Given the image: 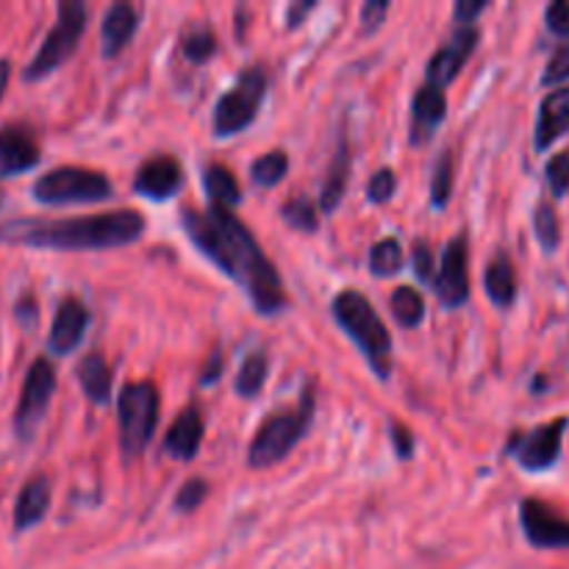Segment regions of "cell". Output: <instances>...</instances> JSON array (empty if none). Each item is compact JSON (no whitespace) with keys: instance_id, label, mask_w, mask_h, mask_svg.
I'll use <instances>...</instances> for the list:
<instances>
[{"instance_id":"1","label":"cell","mask_w":569,"mask_h":569,"mask_svg":"<svg viewBox=\"0 0 569 569\" xmlns=\"http://www.w3.org/2000/svg\"><path fill=\"white\" fill-rule=\"evenodd\" d=\"M183 231L194 242V248L214 261L228 278L248 292L250 303L259 315H276L283 306V283L278 278L272 261L261 253L253 233L222 209L183 211Z\"/></svg>"},{"instance_id":"2","label":"cell","mask_w":569,"mask_h":569,"mask_svg":"<svg viewBox=\"0 0 569 569\" xmlns=\"http://www.w3.org/2000/svg\"><path fill=\"white\" fill-rule=\"evenodd\" d=\"M144 233V217L133 209L76 220H11L0 226V242L42 250H109L133 244Z\"/></svg>"},{"instance_id":"3","label":"cell","mask_w":569,"mask_h":569,"mask_svg":"<svg viewBox=\"0 0 569 569\" xmlns=\"http://www.w3.org/2000/svg\"><path fill=\"white\" fill-rule=\"evenodd\" d=\"M333 317L345 328L356 348L365 353L367 365L378 372V378H389L392 370V339H389L387 326L372 309L370 300L356 289H345L333 298Z\"/></svg>"},{"instance_id":"4","label":"cell","mask_w":569,"mask_h":569,"mask_svg":"<svg viewBox=\"0 0 569 569\" xmlns=\"http://www.w3.org/2000/svg\"><path fill=\"white\" fill-rule=\"evenodd\" d=\"M311 417H315V398H311V392H306L303 398H300V406L295 411H283V415L270 417V420L259 428L253 445H250V467L267 470V467L287 459V456L292 453L295 445L300 442V437L309 431Z\"/></svg>"},{"instance_id":"5","label":"cell","mask_w":569,"mask_h":569,"mask_svg":"<svg viewBox=\"0 0 569 569\" xmlns=\"http://www.w3.org/2000/svg\"><path fill=\"white\" fill-rule=\"evenodd\" d=\"M87 17L89 9L81 3V0H64L59 6V20L50 28V33L44 37L39 53L28 61V67L22 70V78L26 81H42L50 72L59 70L78 48V39L87 31Z\"/></svg>"},{"instance_id":"6","label":"cell","mask_w":569,"mask_h":569,"mask_svg":"<svg viewBox=\"0 0 569 569\" xmlns=\"http://www.w3.org/2000/svg\"><path fill=\"white\" fill-rule=\"evenodd\" d=\"M120 417V445L126 456H139L153 439L159 426V392L153 383H128L117 400Z\"/></svg>"},{"instance_id":"7","label":"cell","mask_w":569,"mask_h":569,"mask_svg":"<svg viewBox=\"0 0 569 569\" xmlns=\"http://www.w3.org/2000/svg\"><path fill=\"white\" fill-rule=\"evenodd\" d=\"M31 194L44 206L67 203H98L114 194L109 178L103 172L83 170V167H59L39 178L31 187Z\"/></svg>"},{"instance_id":"8","label":"cell","mask_w":569,"mask_h":569,"mask_svg":"<svg viewBox=\"0 0 569 569\" xmlns=\"http://www.w3.org/2000/svg\"><path fill=\"white\" fill-rule=\"evenodd\" d=\"M267 94V76L261 67H250L239 76V81L217 100L214 106V133L233 137L244 131L259 114V106Z\"/></svg>"},{"instance_id":"9","label":"cell","mask_w":569,"mask_h":569,"mask_svg":"<svg viewBox=\"0 0 569 569\" xmlns=\"http://www.w3.org/2000/svg\"><path fill=\"white\" fill-rule=\"evenodd\" d=\"M56 392V370L48 359H37L22 381L20 403L14 411V431L20 439H31L48 415L50 398Z\"/></svg>"},{"instance_id":"10","label":"cell","mask_w":569,"mask_h":569,"mask_svg":"<svg viewBox=\"0 0 569 569\" xmlns=\"http://www.w3.org/2000/svg\"><path fill=\"white\" fill-rule=\"evenodd\" d=\"M569 420L559 417V420L539 426L528 433H515L509 442V456L520 461L522 470L528 472H542L559 461L561 456V439H565Z\"/></svg>"},{"instance_id":"11","label":"cell","mask_w":569,"mask_h":569,"mask_svg":"<svg viewBox=\"0 0 569 569\" xmlns=\"http://www.w3.org/2000/svg\"><path fill=\"white\" fill-rule=\"evenodd\" d=\"M433 292L445 309H459L470 298V250L465 237L453 239L439 261V276L433 278Z\"/></svg>"},{"instance_id":"12","label":"cell","mask_w":569,"mask_h":569,"mask_svg":"<svg viewBox=\"0 0 569 569\" xmlns=\"http://www.w3.org/2000/svg\"><path fill=\"white\" fill-rule=\"evenodd\" d=\"M520 522L526 539L533 548L556 550L569 548V520L561 517L559 511L550 509L548 503L537 498H528L520 503Z\"/></svg>"},{"instance_id":"13","label":"cell","mask_w":569,"mask_h":569,"mask_svg":"<svg viewBox=\"0 0 569 569\" xmlns=\"http://www.w3.org/2000/svg\"><path fill=\"white\" fill-rule=\"evenodd\" d=\"M478 39H481L478 28H472V26L459 28V31L453 33V39H450L442 50H437V53H433V59L428 61V70H426L428 83L437 89L448 87V83L459 76L461 67L467 64V59H470L472 50H476Z\"/></svg>"},{"instance_id":"14","label":"cell","mask_w":569,"mask_h":569,"mask_svg":"<svg viewBox=\"0 0 569 569\" xmlns=\"http://www.w3.org/2000/svg\"><path fill=\"white\" fill-rule=\"evenodd\" d=\"M89 326V311L81 300L64 298L59 303V311L53 317V326H50L48 348L53 356H70L72 350L81 345L83 333Z\"/></svg>"},{"instance_id":"15","label":"cell","mask_w":569,"mask_h":569,"mask_svg":"<svg viewBox=\"0 0 569 569\" xmlns=\"http://www.w3.org/2000/svg\"><path fill=\"white\" fill-rule=\"evenodd\" d=\"M183 170L172 156H156L139 167L133 178V189L150 200H167L181 189Z\"/></svg>"},{"instance_id":"16","label":"cell","mask_w":569,"mask_h":569,"mask_svg":"<svg viewBox=\"0 0 569 569\" xmlns=\"http://www.w3.org/2000/svg\"><path fill=\"white\" fill-rule=\"evenodd\" d=\"M39 164V144L26 128H0V181L20 172L33 170Z\"/></svg>"},{"instance_id":"17","label":"cell","mask_w":569,"mask_h":569,"mask_svg":"<svg viewBox=\"0 0 569 569\" xmlns=\"http://www.w3.org/2000/svg\"><path fill=\"white\" fill-rule=\"evenodd\" d=\"M445 114H448L445 89L431 87V83L422 87L411 103V142H428L431 133L445 122Z\"/></svg>"},{"instance_id":"18","label":"cell","mask_w":569,"mask_h":569,"mask_svg":"<svg viewBox=\"0 0 569 569\" xmlns=\"http://www.w3.org/2000/svg\"><path fill=\"white\" fill-rule=\"evenodd\" d=\"M200 442H203V415H200L198 406H189L167 431L164 453L178 461H192L198 456Z\"/></svg>"},{"instance_id":"19","label":"cell","mask_w":569,"mask_h":569,"mask_svg":"<svg viewBox=\"0 0 569 569\" xmlns=\"http://www.w3.org/2000/svg\"><path fill=\"white\" fill-rule=\"evenodd\" d=\"M569 131V87L556 89L539 106L537 150H548L556 139Z\"/></svg>"},{"instance_id":"20","label":"cell","mask_w":569,"mask_h":569,"mask_svg":"<svg viewBox=\"0 0 569 569\" xmlns=\"http://www.w3.org/2000/svg\"><path fill=\"white\" fill-rule=\"evenodd\" d=\"M50 509V481L44 476L31 478L22 487L20 498L14 506V528L17 531H28V528L39 526Z\"/></svg>"},{"instance_id":"21","label":"cell","mask_w":569,"mask_h":569,"mask_svg":"<svg viewBox=\"0 0 569 569\" xmlns=\"http://www.w3.org/2000/svg\"><path fill=\"white\" fill-rule=\"evenodd\" d=\"M139 26L137 9L131 3H114L103 17V53L106 56H117L128 42L133 39Z\"/></svg>"},{"instance_id":"22","label":"cell","mask_w":569,"mask_h":569,"mask_svg":"<svg viewBox=\"0 0 569 569\" xmlns=\"http://www.w3.org/2000/svg\"><path fill=\"white\" fill-rule=\"evenodd\" d=\"M78 381H81V389L87 392V398L92 400L94 406H106L111 398V372L109 365L100 353L83 356V361L78 365Z\"/></svg>"},{"instance_id":"23","label":"cell","mask_w":569,"mask_h":569,"mask_svg":"<svg viewBox=\"0 0 569 569\" xmlns=\"http://www.w3.org/2000/svg\"><path fill=\"white\" fill-rule=\"evenodd\" d=\"M487 295L498 309H509L517 298V276L515 267H511L509 256H495L492 264L487 267Z\"/></svg>"},{"instance_id":"24","label":"cell","mask_w":569,"mask_h":569,"mask_svg":"<svg viewBox=\"0 0 569 569\" xmlns=\"http://www.w3.org/2000/svg\"><path fill=\"white\" fill-rule=\"evenodd\" d=\"M203 187H206V194H209V200H211V209L231 211L233 206L239 203V198H242L237 178H233V172L222 164L206 167Z\"/></svg>"},{"instance_id":"25","label":"cell","mask_w":569,"mask_h":569,"mask_svg":"<svg viewBox=\"0 0 569 569\" xmlns=\"http://www.w3.org/2000/svg\"><path fill=\"white\" fill-rule=\"evenodd\" d=\"M348 178H350V153H348V142L342 139L337 148V156H333L331 170H328V181H326V187H322V194H320L322 211L337 209L339 200H342V194H345V183H348Z\"/></svg>"},{"instance_id":"26","label":"cell","mask_w":569,"mask_h":569,"mask_svg":"<svg viewBox=\"0 0 569 569\" xmlns=\"http://www.w3.org/2000/svg\"><path fill=\"white\" fill-rule=\"evenodd\" d=\"M389 303H392L395 320L403 328H417L426 320V300H422V295L417 292V289L398 287Z\"/></svg>"},{"instance_id":"27","label":"cell","mask_w":569,"mask_h":569,"mask_svg":"<svg viewBox=\"0 0 569 569\" xmlns=\"http://www.w3.org/2000/svg\"><path fill=\"white\" fill-rule=\"evenodd\" d=\"M403 270V248L398 239H381L370 253V272L378 278H389Z\"/></svg>"},{"instance_id":"28","label":"cell","mask_w":569,"mask_h":569,"mask_svg":"<svg viewBox=\"0 0 569 569\" xmlns=\"http://www.w3.org/2000/svg\"><path fill=\"white\" fill-rule=\"evenodd\" d=\"M289 170V159L287 153H281V150H272V153L261 156V159L253 161V167H250V178H253V183H259V187H278V183L283 181V176H287Z\"/></svg>"},{"instance_id":"29","label":"cell","mask_w":569,"mask_h":569,"mask_svg":"<svg viewBox=\"0 0 569 569\" xmlns=\"http://www.w3.org/2000/svg\"><path fill=\"white\" fill-rule=\"evenodd\" d=\"M267 381V356L264 353H253L244 359V365L239 367V376H237V392L242 398H256L261 392Z\"/></svg>"},{"instance_id":"30","label":"cell","mask_w":569,"mask_h":569,"mask_svg":"<svg viewBox=\"0 0 569 569\" xmlns=\"http://www.w3.org/2000/svg\"><path fill=\"white\" fill-rule=\"evenodd\" d=\"M533 231H537L539 244H542L548 253H553L559 248V239H561V226H559V214H556L553 203L542 200L533 211Z\"/></svg>"},{"instance_id":"31","label":"cell","mask_w":569,"mask_h":569,"mask_svg":"<svg viewBox=\"0 0 569 569\" xmlns=\"http://www.w3.org/2000/svg\"><path fill=\"white\" fill-rule=\"evenodd\" d=\"M217 53V39L209 26H192L183 33V56L194 64H203Z\"/></svg>"},{"instance_id":"32","label":"cell","mask_w":569,"mask_h":569,"mask_svg":"<svg viewBox=\"0 0 569 569\" xmlns=\"http://www.w3.org/2000/svg\"><path fill=\"white\" fill-rule=\"evenodd\" d=\"M281 217L295 231H317V209L309 198H295L283 206Z\"/></svg>"},{"instance_id":"33","label":"cell","mask_w":569,"mask_h":569,"mask_svg":"<svg viewBox=\"0 0 569 569\" xmlns=\"http://www.w3.org/2000/svg\"><path fill=\"white\" fill-rule=\"evenodd\" d=\"M450 189H453V159L450 153L442 156V161L437 164V172H433L431 181V203L433 209H445L450 198Z\"/></svg>"},{"instance_id":"34","label":"cell","mask_w":569,"mask_h":569,"mask_svg":"<svg viewBox=\"0 0 569 569\" xmlns=\"http://www.w3.org/2000/svg\"><path fill=\"white\" fill-rule=\"evenodd\" d=\"M545 176H548V187L553 192V198H565L569 192V150L550 159Z\"/></svg>"},{"instance_id":"35","label":"cell","mask_w":569,"mask_h":569,"mask_svg":"<svg viewBox=\"0 0 569 569\" xmlns=\"http://www.w3.org/2000/svg\"><path fill=\"white\" fill-rule=\"evenodd\" d=\"M206 495H209V483H206L203 478H192V481H187L181 489H178L176 509L178 511H194L200 503H203Z\"/></svg>"},{"instance_id":"36","label":"cell","mask_w":569,"mask_h":569,"mask_svg":"<svg viewBox=\"0 0 569 569\" xmlns=\"http://www.w3.org/2000/svg\"><path fill=\"white\" fill-rule=\"evenodd\" d=\"M569 81V42L561 44L553 53V59L548 61L542 76V87H556V83Z\"/></svg>"},{"instance_id":"37","label":"cell","mask_w":569,"mask_h":569,"mask_svg":"<svg viewBox=\"0 0 569 569\" xmlns=\"http://www.w3.org/2000/svg\"><path fill=\"white\" fill-rule=\"evenodd\" d=\"M395 187H398V178H395V172L378 170L376 176H372L370 187H367V198H370L372 203H387V200L395 194Z\"/></svg>"},{"instance_id":"38","label":"cell","mask_w":569,"mask_h":569,"mask_svg":"<svg viewBox=\"0 0 569 569\" xmlns=\"http://www.w3.org/2000/svg\"><path fill=\"white\" fill-rule=\"evenodd\" d=\"M545 22H548L556 37H569V3H565V0L550 3L548 11H545Z\"/></svg>"},{"instance_id":"39","label":"cell","mask_w":569,"mask_h":569,"mask_svg":"<svg viewBox=\"0 0 569 569\" xmlns=\"http://www.w3.org/2000/svg\"><path fill=\"white\" fill-rule=\"evenodd\" d=\"M387 11H389L387 0H370V3H365V9H361V31L365 33L376 31V28L383 22V17H387Z\"/></svg>"},{"instance_id":"40","label":"cell","mask_w":569,"mask_h":569,"mask_svg":"<svg viewBox=\"0 0 569 569\" xmlns=\"http://www.w3.org/2000/svg\"><path fill=\"white\" fill-rule=\"evenodd\" d=\"M411 259H415L417 278H420L422 283L433 281V256H431V250H428V244H417L415 256H411Z\"/></svg>"},{"instance_id":"41","label":"cell","mask_w":569,"mask_h":569,"mask_svg":"<svg viewBox=\"0 0 569 569\" xmlns=\"http://www.w3.org/2000/svg\"><path fill=\"white\" fill-rule=\"evenodd\" d=\"M487 6L489 3H483V0H459V3H456V9H453L456 22H459L461 28H467L470 22H476V17L481 14Z\"/></svg>"},{"instance_id":"42","label":"cell","mask_w":569,"mask_h":569,"mask_svg":"<svg viewBox=\"0 0 569 569\" xmlns=\"http://www.w3.org/2000/svg\"><path fill=\"white\" fill-rule=\"evenodd\" d=\"M392 442H395V453H398L403 461L415 456V437H411L409 428L400 426V422H395L392 426Z\"/></svg>"},{"instance_id":"43","label":"cell","mask_w":569,"mask_h":569,"mask_svg":"<svg viewBox=\"0 0 569 569\" xmlns=\"http://www.w3.org/2000/svg\"><path fill=\"white\" fill-rule=\"evenodd\" d=\"M220 372H222V356L214 353L209 359V365H206L203 376H200V383H203V387H211L214 381H220Z\"/></svg>"},{"instance_id":"44","label":"cell","mask_w":569,"mask_h":569,"mask_svg":"<svg viewBox=\"0 0 569 569\" xmlns=\"http://www.w3.org/2000/svg\"><path fill=\"white\" fill-rule=\"evenodd\" d=\"M315 9V3H295V6H289V11H287V22H289V28H298L300 26V20H303V14H309V11Z\"/></svg>"},{"instance_id":"45","label":"cell","mask_w":569,"mask_h":569,"mask_svg":"<svg viewBox=\"0 0 569 569\" xmlns=\"http://www.w3.org/2000/svg\"><path fill=\"white\" fill-rule=\"evenodd\" d=\"M17 317H20V320H26V317H31V322L37 320V306H33L31 298H26L20 306H17Z\"/></svg>"},{"instance_id":"46","label":"cell","mask_w":569,"mask_h":569,"mask_svg":"<svg viewBox=\"0 0 569 569\" xmlns=\"http://www.w3.org/2000/svg\"><path fill=\"white\" fill-rule=\"evenodd\" d=\"M9 78H11V64L6 59H0V98H3L6 87H9Z\"/></svg>"},{"instance_id":"47","label":"cell","mask_w":569,"mask_h":569,"mask_svg":"<svg viewBox=\"0 0 569 569\" xmlns=\"http://www.w3.org/2000/svg\"><path fill=\"white\" fill-rule=\"evenodd\" d=\"M0 203H3V194H0Z\"/></svg>"}]
</instances>
